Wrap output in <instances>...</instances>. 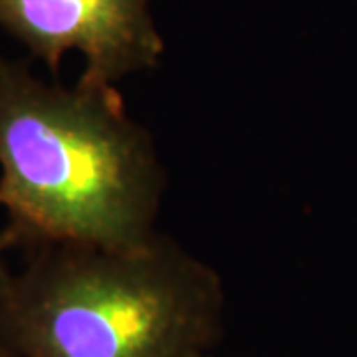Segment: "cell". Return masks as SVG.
I'll use <instances>...</instances> for the list:
<instances>
[{
	"mask_svg": "<svg viewBox=\"0 0 357 357\" xmlns=\"http://www.w3.org/2000/svg\"><path fill=\"white\" fill-rule=\"evenodd\" d=\"M167 173L115 86L46 82L0 58V206L28 250L135 248L161 232Z\"/></svg>",
	"mask_w": 357,
	"mask_h": 357,
	"instance_id": "6da1fadb",
	"label": "cell"
},
{
	"mask_svg": "<svg viewBox=\"0 0 357 357\" xmlns=\"http://www.w3.org/2000/svg\"><path fill=\"white\" fill-rule=\"evenodd\" d=\"M225 312L220 274L163 232L121 250L44 244L0 292V354L199 357Z\"/></svg>",
	"mask_w": 357,
	"mask_h": 357,
	"instance_id": "7a4b0ae2",
	"label": "cell"
},
{
	"mask_svg": "<svg viewBox=\"0 0 357 357\" xmlns=\"http://www.w3.org/2000/svg\"><path fill=\"white\" fill-rule=\"evenodd\" d=\"M0 30L54 76L70 52L82 54L79 77L103 86L151 72L165 54L149 0H0Z\"/></svg>",
	"mask_w": 357,
	"mask_h": 357,
	"instance_id": "3957f363",
	"label": "cell"
},
{
	"mask_svg": "<svg viewBox=\"0 0 357 357\" xmlns=\"http://www.w3.org/2000/svg\"><path fill=\"white\" fill-rule=\"evenodd\" d=\"M16 246L14 243V236L8 232V230H0V292L8 286V282L13 278V272L6 264V250Z\"/></svg>",
	"mask_w": 357,
	"mask_h": 357,
	"instance_id": "277c9868",
	"label": "cell"
},
{
	"mask_svg": "<svg viewBox=\"0 0 357 357\" xmlns=\"http://www.w3.org/2000/svg\"><path fill=\"white\" fill-rule=\"evenodd\" d=\"M199 357H213L211 354H204V356H199Z\"/></svg>",
	"mask_w": 357,
	"mask_h": 357,
	"instance_id": "5b68a950",
	"label": "cell"
},
{
	"mask_svg": "<svg viewBox=\"0 0 357 357\" xmlns=\"http://www.w3.org/2000/svg\"><path fill=\"white\" fill-rule=\"evenodd\" d=\"M0 357H13V356H6V354H0Z\"/></svg>",
	"mask_w": 357,
	"mask_h": 357,
	"instance_id": "8992f818",
	"label": "cell"
}]
</instances>
